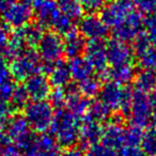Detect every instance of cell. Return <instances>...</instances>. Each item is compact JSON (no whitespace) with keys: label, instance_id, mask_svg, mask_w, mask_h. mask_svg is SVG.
Instances as JSON below:
<instances>
[{"label":"cell","instance_id":"1","mask_svg":"<svg viewBox=\"0 0 156 156\" xmlns=\"http://www.w3.org/2000/svg\"><path fill=\"white\" fill-rule=\"evenodd\" d=\"M49 128L54 138L61 147H69L78 142L79 119L67 109L60 108L55 112Z\"/></svg>","mask_w":156,"mask_h":156},{"label":"cell","instance_id":"2","mask_svg":"<svg viewBox=\"0 0 156 156\" xmlns=\"http://www.w3.org/2000/svg\"><path fill=\"white\" fill-rule=\"evenodd\" d=\"M100 101L111 111H117L123 115H128L133 90L127 87L109 81L101 87L98 92Z\"/></svg>","mask_w":156,"mask_h":156},{"label":"cell","instance_id":"3","mask_svg":"<svg viewBox=\"0 0 156 156\" xmlns=\"http://www.w3.org/2000/svg\"><path fill=\"white\" fill-rule=\"evenodd\" d=\"M24 118L26 119L31 130L45 133L51 125L54 119V107L45 100L32 101L24 107Z\"/></svg>","mask_w":156,"mask_h":156},{"label":"cell","instance_id":"4","mask_svg":"<svg viewBox=\"0 0 156 156\" xmlns=\"http://www.w3.org/2000/svg\"><path fill=\"white\" fill-rule=\"evenodd\" d=\"M41 69L42 61L39 54L33 49H25L12 58L9 72L13 79L17 81H25L33 74L39 73Z\"/></svg>","mask_w":156,"mask_h":156},{"label":"cell","instance_id":"5","mask_svg":"<svg viewBox=\"0 0 156 156\" xmlns=\"http://www.w3.org/2000/svg\"><path fill=\"white\" fill-rule=\"evenodd\" d=\"M153 102L149 93L135 90L133 91L132 102L129 107L130 124L143 128L151 123V115L153 109Z\"/></svg>","mask_w":156,"mask_h":156},{"label":"cell","instance_id":"6","mask_svg":"<svg viewBox=\"0 0 156 156\" xmlns=\"http://www.w3.org/2000/svg\"><path fill=\"white\" fill-rule=\"evenodd\" d=\"M37 54L44 64H52L58 62L64 56L63 40L56 32L44 33L37 44Z\"/></svg>","mask_w":156,"mask_h":156},{"label":"cell","instance_id":"7","mask_svg":"<svg viewBox=\"0 0 156 156\" xmlns=\"http://www.w3.org/2000/svg\"><path fill=\"white\" fill-rule=\"evenodd\" d=\"M133 41V51L139 66L142 69H156V46L150 42L147 34L141 31Z\"/></svg>","mask_w":156,"mask_h":156},{"label":"cell","instance_id":"8","mask_svg":"<svg viewBox=\"0 0 156 156\" xmlns=\"http://www.w3.org/2000/svg\"><path fill=\"white\" fill-rule=\"evenodd\" d=\"M60 145L54 136L41 133L31 138L28 144L23 149L22 156H60Z\"/></svg>","mask_w":156,"mask_h":156},{"label":"cell","instance_id":"9","mask_svg":"<svg viewBox=\"0 0 156 156\" xmlns=\"http://www.w3.org/2000/svg\"><path fill=\"white\" fill-rule=\"evenodd\" d=\"M32 16L31 0H16L13 5L2 12V18L5 25L15 29L30 23Z\"/></svg>","mask_w":156,"mask_h":156},{"label":"cell","instance_id":"10","mask_svg":"<svg viewBox=\"0 0 156 156\" xmlns=\"http://www.w3.org/2000/svg\"><path fill=\"white\" fill-rule=\"evenodd\" d=\"M85 54L100 78L107 79L109 63L106 55V44L103 40H90L89 43L86 44Z\"/></svg>","mask_w":156,"mask_h":156},{"label":"cell","instance_id":"11","mask_svg":"<svg viewBox=\"0 0 156 156\" xmlns=\"http://www.w3.org/2000/svg\"><path fill=\"white\" fill-rule=\"evenodd\" d=\"M135 10L130 0H111V2L104 5L101 10V16L103 22L108 28H113L123 22Z\"/></svg>","mask_w":156,"mask_h":156},{"label":"cell","instance_id":"12","mask_svg":"<svg viewBox=\"0 0 156 156\" xmlns=\"http://www.w3.org/2000/svg\"><path fill=\"white\" fill-rule=\"evenodd\" d=\"M5 126L8 138L20 149H24L32 138L31 128L24 115H11Z\"/></svg>","mask_w":156,"mask_h":156},{"label":"cell","instance_id":"13","mask_svg":"<svg viewBox=\"0 0 156 156\" xmlns=\"http://www.w3.org/2000/svg\"><path fill=\"white\" fill-rule=\"evenodd\" d=\"M143 28L142 14L139 13L136 9L120 24L115 26L112 29V34L115 39L123 42L133 41Z\"/></svg>","mask_w":156,"mask_h":156},{"label":"cell","instance_id":"14","mask_svg":"<svg viewBox=\"0 0 156 156\" xmlns=\"http://www.w3.org/2000/svg\"><path fill=\"white\" fill-rule=\"evenodd\" d=\"M78 29L79 33L88 40H104L109 31L102 18L93 13L80 17Z\"/></svg>","mask_w":156,"mask_h":156},{"label":"cell","instance_id":"15","mask_svg":"<svg viewBox=\"0 0 156 156\" xmlns=\"http://www.w3.org/2000/svg\"><path fill=\"white\" fill-rule=\"evenodd\" d=\"M33 16L43 27H51L61 13L56 0H31Z\"/></svg>","mask_w":156,"mask_h":156},{"label":"cell","instance_id":"16","mask_svg":"<svg viewBox=\"0 0 156 156\" xmlns=\"http://www.w3.org/2000/svg\"><path fill=\"white\" fill-rule=\"evenodd\" d=\"M106 55L109 65L111 66L133 63L135 59L133 48H130L126 42L118 39L110 40L106 44Z\"/></svg>","mask_w":156,"mask_h":156},{"label":"cell","instance_id":"17","mask_svg":"<svg viewBox=\"0 0 156 156\" xmlns=\"http://www.w3.org/2000/svg\"><path fill=\"white\" fill-rule=\"evenodd\" d=\"M103 127L101 123L92 120L87 115L79 121L78 128V141L83 147H89L98 143L102 138Z\"/></svg>","mask_w":156,"mask_h":156},{"label":"cell","instance_id":"18","mask_svg":"<svg viewBox=\"0 0 156 156\" xmlns=\"http://www.w3.org/2000/svg\"><path fill=\"white\" fill-rule=\"evenodd\" d=\"M24 87L28 93L29 98L32 101H42L46 100L49 96L51 91V85H50L48 77L44 74L39 73L33 74L29 78H27Z\"/></svg>","mask_w":156,"mask_h":156},{"label":"cell","instance_id":"19","mask_svg":"<svg viewBox=\"0 0 156 156\" xmlns=\"http://www.w3.org/2000/svg\"><path fill=\"white\" fill-rule=\"evenodd\" d=\"M66 98H65V106L69 111L74 113L77 117L85 115L90 106V101L79 92L77 87H69L65 90Z\"/></svg>","mask_w":156,"mask_h":156},{"label":"cell","instance_id":"20","mask_svg":"<svg viewBox=\"0 0 156 156\" xmlns=\"http://www.w3.org/2000/svg\"><path fill=\"white\" fill-rule=\"evenodd\" d=\"M124 129L125 128L121 125V120H112L103 128L102 143L115 150L120 149L124 145Z\"/></svg>","mask_w":156,"mask_h":156},{"label":"cell","instance_id":"21","mask_svg":"<svg viewBox=\"0 0 156 156\" xmlns=\"http://www.w3.org/2000/svg\"><path fill=\"white\" fill-rule=\"evenodd\" d=\"M48 73V80L50 85L55 88H63L69 86L71 81V73H69V63L63 62L62 60L55 62L45 67Z\"/></svg>","mask_w":156,"mask_h":156},{"label":"cell","instance_id":"22","mask_svg":"<svg viewBox=\"0 0 156 156\" xmlns=\"http://www.w3.org/2000/svg\"><path fill=\"white\" fill-rule=\"evenodd\" d=\"M69 69L71 77L77 83L83 80L86 78L91 77L94 72L93 66L89 62V60L86 57L81 56L71 58V61L69 62Z\"/></svg>","mask_w":156,"mask_h":156},{"label":"cell","instance_id":"23","mask_svg":"<svg viewBox=\"0 0 156 156\" xmlns=\"http://www.w3.org/2000/svg\"><path fill=\"white\" fill-rule=\"evenodd\" d=\"M64 37H65L63 40V50H64L65 56L69 59L77 56H81V54L85 51L86 47L85 37L76 30L67 33Z\"/></svg>","mask_w":156,"mask_h":156},{"label":"cell","instance_id":"24","mask_svg":"<svg viewBox=\"0 0 156 156\" xmlns=\"http://www.w3.org/2000/svg\"><path fill=\"white\" fill-rule=\"evenodd\" d=\"M16 32L18 33L20 39L23 40L25 46L28 48L37 46V44L41 41L42 37L44 34L43 26L40 25L39 23H34V24L28 23L25 26L16 29Z\"/></svg>","mask_w":156,"mask_h":156},{"label":"cell","instance_id":"25","mask_svg":"<svg viewBox=\"0 0 156 156\" xmlns=\"http://www.w3.org/2000/svg\"><path fill=\"white\" fill-rule=\"evenodd\" d=\"M135 67L133 63L126 64L113 65L107 72V79L118 83V85L125 86L129 83L135 77Z\"/></svg>","mask_w":156,"mask_h":156},{"label":"cell","instance_id":"26","mask_svg":"<svg viewBox=\"0 0 156 156\" xmlns=\"http://www.w3.org/2000/svg\"><path fill=\"white\" fill-rule=\"evenodd\" d=\"M136 90L151 93L156 88V73L153 69H142L134 77Z\"/></svg>","mask_w":156,"mask_h":156},{"label":"cell","instance_id":"27","mask_svg":"<svg viewBox=\"0 0 156 156\" xmlns=\"http://www.w3.org/2000/svg\"><path fill=\"white\" fill-rule=\"evenodd\" d=\"M56 2L61 13L71 20H79L83 16V9L79 0H56Z\"/></svg>","mask_w":156,"mask_h":156},{"label":"cell","instance_id":"28","mask_svg":"<svg viewBox=\"0 0 156 156\" xmlns=\"http://www.w3.org/2000/svg\"><path fill=\"white\" fill-rule=\"evenodd\" d=\"M111 110L103 104L101 101H96V102L90 103V106L88 108L87 115L91 118L92 120L98 122V123H103V122L107 121L110 118Z\"/></svg>","mask_w":156,"mask_h":156},{"label":"cell","instance_id":"29","mask_svg":"<svg viewBox=\"0 0 156 156\" xmlns=\"http://www.w3.org/2000/svg\"><path fill=\"white\" fill-rule=\"evenodd\" d=\"M78 83L79 85L77 86V88L79 90V92L87 98H95L96 95H98V92H100L101 87H102L100 79L92 77V76L79 81Z\"/></svg>","mask_w":156,"mask_h":156},{"label":"cell","instance_id":"30","mask_svg":"<svg viewBox=\"0 0 156 156\" xmlns=\"http://www.w3.org/2000/svg\"><path fill=\"white\" fill-rule=\"evenodd\" d=\"M140 144L145 156H156V126L143 133Z\"/></svg>","mask_w":156,"mask_h":156},{"label":"cell","instance_id":"31","mask_svg":"<svg viewBox=\"0 0 156 156\" xmlns=\"http://www.w3.org/2000/svg\"><path fill=\"white\" fill-rule=\"evenodd\" d=\"M51 28L55 30V32L60 35H66L67 33L75 30L74 27V20L67 17L63 13H60L59 16L56 18L54 24L51 25Z\"/></svg>","mask_w":156,"mask_h":156},{"label":"cell","instance_id":"32","mask_svg":"<svg viewBox=\"0 0 156 156\" xmlns=\"http://www.w3.org/2000/svg\"><path fill=\"white\" fill-rule=\"evenodd\" d=\"M12 33L7 25H0V56L10 59Z\"/></svg>","mask_w":156,"mask_h":156},{"label":"cell","instance_id":"33","mask_svg":"<svg viewBox=\"0 0 156 156\" xmlns=\"http://www.w3.org/2000/svg\"><path fill=\"white\" fill-rule=\"evenodd\" d=\"M28 93H27L24 86H16L9 103L13 107V109H20L26 106V104L28 103Z\"/></svg>","mask_w":156,"mask_h":156},{"label":"cell","instance_id":"34","mask_svg":"<svg viewBox=\"0 0 156 156\" xmlns=\"http://www.w3.org/2000/svg\"><path fill=\"white\" fill-rule=\"evenodd\" d=\"M143 136V128L134 124H130L124 129V144L139 145Z\"/></svg>","mask_w":156,"mask_h":156},{"label":"cell","instance_id":"35","mask_svg":"<svg viewBox=\"0 0 156 156\" xmlns=\"http://www.w3.org/2000/svg\"><path fill=\"white\" fill-rule=\"evenodd\" d=\"M16 85L11 75L0 79V101L9 102Z\"/></svg>","mask_w":156,"mask_h":156},{"label":"cell","instance_id":"36","mask_svg":"<svg viewBox=\"0 0 156 156\" xmlns=\"http://www.w3.org/2000/svg\"><path fill=\"white\" fill-rule=\"evenodd\" d=\"M87 156H119V154L117 153V150L98 142L88 147Z\"/></svg>","mask_w":156,"mask_h":156},{"label":"cell","instance_id":"37","mask_svg":"<svg viewBox=\"0 0 156 156\" xmlns=\"http://www.w3.org/2000/svg\"><path fill=\"white\" fill-rule=\"evenodd\" d=\"M143 28L150 42L156 46V13L150 14L143 20Z\"/></svg>","mask_w":156,"mask_h":156},{"label":"cell","instance_id":"38","mask_svg":"<svg viewBox=\"0 0 156 156\" xmlns=\"http://www.w3.org/2000/svg\"><path fill=\"white\" fill-rule=\"evenodd\" d=\"M134 8L141 14L156 13V0H132Z\"/></svg>","mask_w":156,"mask_h":156},{"label":"cell","instance_id":"39","mask_svg":"<svg viewBox=\"0 0 156 156\" xmlns=\"http://www.w3.org/2000/svg\"><path fill=\"white\" fill-rule=\"evenodd\" d=\"M49 103L55 108H63L65 106V98L66 93L63 88H56L54 91H50L49 93Z\"/></svg>","mask_w":156,"mask_h":156},{"label":"cell","instance_id":"40","mask_svg":"<svg viewBox=\"0 0 156 156\" xmlns=\"http://www.w3.org/2000/svg\"><path fill=\"white\" fill-rule=\"evenodd\" d=\"M83 11L88 13H95L103 9L105 5V0H79Z\"/></svg>","mask_w":156,"mask_h":156},{"label":"cell","instance_id":"41","mask_svg":"<svg viewBox=\"0 0 156 156\" xmlns=\"http://www.w3.org/2000/svg\"><path fill=\"white\" fill-rule=\"evenodd\" d=\"M119 156H145L139 145L124 144L120 147Z\"/></svg>","mask_w":156,"mask_h":156},{"label":"cell","instance_id":"42","mask_svg":"<svg viewBox=\"0 0 156 156\" xmlns=\"http://www.w3.org/2000/svg\"><path fill=\"white\" fill-rule=\"evenodd\" d=\"M60 156H87L81 147H69L64 152L60 154Z\"/></svg>","mask_w":156,"mask_h":156},{"label":"cell","instance_id":"43","mask_svg":"<svg viewBox=\"0 0 156 156\" xmlns=\"http://www.w3.org/2000/svg\"><path fill=\"white\" fill-rule=\"evenodd\" d=\"M9 75H10L9 66L7 64L5 58H3L2 56H0V79L3 77H7Z\"/></svg>","mask_w":156,"mask_h":156},{"label":"cell","instance_id":"44","mask_svg":"<svg viewBox=\"0 0 156 156\" xmlns=\"http://www.w3.org/2000/svg\"><path fill=\"white\" fill-rule=\"evenodd\" d=\"M9 141H10V139L8 138L5 132H3V130L0 128V153L2 152V150L5 149V145L9 143Z\"/></svg>","mask_w":156,"mask_h":156},{"label":"cell","instance_id":"45","mask_svg":"<svg viewBox=\"0 0 156 156\" xmlns=\"http://www.w3.org/2000/svg\"><path fill=\"white\" fill-rule=\"evenodd\" d=\"M15 1L16 0H0V12H3L10 5H13Z\"/></svg>","mask_w":156,"mask_h":156},{"label":"cell","instance_id":"46","mask_svg":"<svg viewBox=\"0 0 156 156\" xmlns=\"http://www.w3.org/2000/svg\"><path fill=\"white\" fill-rule=\"evenodd\" d=\"M151 123H153L156 126V104L153 105V109H152V115H151Z\"/></svg>","mask_w":156,"mask_h":156},{"label":"cell","instance_id":"47","mask_svg":"<svg viewBox=\"0 0 156 156\" xmlns=\"http://www.w3.org/2000/svg\"><path fill=\"white\" fill-rule=\"evenodd\" d=\"M5 122H3L2 120L0 119V128L2 127V126H5Z\"/></svg>","mask_w":156,"mask_h":156}]
</instances>
